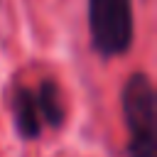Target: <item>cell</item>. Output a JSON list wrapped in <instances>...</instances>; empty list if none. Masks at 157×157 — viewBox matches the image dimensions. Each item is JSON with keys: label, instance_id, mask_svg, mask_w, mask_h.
Returning <instances> with one entry per match:
<instances>
[{"label": "cell", "instance_id": "6da1fadb", "mask_svg": "<svg viewBox=\"0 0 157 157\" xmlns=\"http://www.w3.org/2000/svg\"><path fill=\"white\" fill-rule=\"evenodd\" d=\"M123 110L130 128V157H157L155 145V91L145 74L130 76L123 91Z\"/></svg>", "mask_w": 157, "mask_h": 157}, {"label": "cell", "instance_id": "7a4b0ae2", "mask_svg": "<svg viewBox=\"0 0 157 157\" xmlns=\"http://www.w3.org/2000/svg\"><path fill=\"white\" fill-rule=\"evenodd\" d=\"M88 22L93 47L103 56L123 54L132 39L130 0H88Z\"/></svg>", "mask_w": 157, "mask_h": 157}, {"label": "cell", "instance_id": "3957f363", "mask_svg": "<svg viewBox=\"0 0 157 157\" xmlns=\"http://www.w3.org/2000/svg\"><path fill=\"white\" fill-rule=\"evenodd\" d=\"M12 113H15V125L22 137L32 140L39 135L42 118H39V110L34 103V93H29L27 88H17L12 96Z\"/></svg>", "mask_w": 157, "mask_h": 157}, {"label": "cell", "instance_id": "277c9868", "mask_svg": "<svg viewBox=\"0 0 157 157\" xmlns=\"http://www.w3.org/2000/svg\"><path fill=\"white\" fill-rule=\"evenodd\" d=\"M34 103H37V110H39V118H44L52 128L61 125L64 120V105H61V98H59V88L54 81H42L37 93H34Z\"/></svg>", "mask_w": 157, "mask_h": 157}]
</instances>
